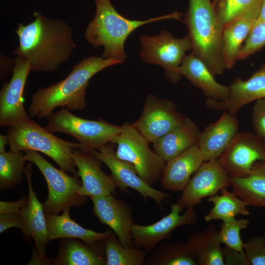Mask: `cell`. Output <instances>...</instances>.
<instances>
[{
  "mask_svg": "<svg viewBox=\"0 0 265 265\" xmlns=\"http://www.w3.org/2000/svg\"><path fill=\"white\" fill-rule=\"evenodd\" d=\"M33 14V21L20 23L15 30L19 44L13 53L28 60L32 71H55L69 61L76 48L73 29L62 20L47 18L38 11Z\"/></svg>",
  "mask_w": 265,
  "mask_h": 265,
  "instance_id": "obj_1",
  "label": "cell"
},
{
  "mask_svg": "<svg viewBox=\"0 0 265 265\" xmlns=\"http://www.w3.org/2000/svg\"><path fill=\"white\" fill-rule=\"evenodd\" d=\"M123 63L111 58L91 56L74 65L64 80L38 89L32 96L28 111L31 118H47L57 107L70 111L84 109L87 106L86 89L90 80L109 66Z\"/></svg>",
  "mask_w": 265,
  "mask_h": 265,
  "instance_id": "obj_2",
  "label": "cell"
},
{
  "mask_svg": "<svg viewBox=\"0 0 265 265\" xmlns=\"http://www.w3.org/2000/svg\"><path fill=\"white\" fill-rule=\"evenodd\" d=\"M96 13L88 24L84 37L95 48L104 47L102 56L122 61L126 58L125 43L137 28L150 23L166 19L181 20V13L175 12L144 21L129 19L119 14L110 0H94Z\"/></svg>",
  "mask_w": 265,
  "mask_h": 265,
  "instance_id": "obj_3",
  "label": "cell"
},
{
  "mask_svg": "<svg viewBox=\"0 0 265 265\" xmlns=\"http://www.w3.org/2000/svg\"><path fill=\"white\" fill-rule=\"evenodd\" d=\"M185 22L192 43V53L205 63L213 76L223 74L226 69L222 48L224 26L212 0H189Z\"/></svg>",
  "mask_w": 265,
  "mask_h": 265,
  "instance_id": "obj_4",
  "label": "cell"
},
{
  "mask_svg": "<svg viewBox=\"0 0 265 265\" xmlns=\"http://www.w3.org/2000/svg\"><path fill=\"white\" fill-rule=\"evenodd\" d=\"M6 135L11 151L41 152L53 160L62 170L77 176L73 153L80 147L79 143L58 138L31 119L9 127Z\"/></svg>",
  "mask_w": 265,
  "mask_h": 265,
  "instance_id": "obj_5",
  "label": "cell"
},
{
  "mask_svg": "<svg viewBox=\"0 0 265 265\" xmlns=\"http://www.w3.org/2000/svg\"><path fill=\"white\" fill-rule=\"evenodd\" d=\"M110 143L116 145V155L132 164L139 176L152 186L160 180L165 161L150 146L148 140L133 124L127 123Z\"/></svg>",
  "mask_w": 265,
  "mask_h": 265,
  "instance_id": "obj_6",
  "label": "cell"
},
{
  "mask_svg": "<svg viewBox=\"0 0 265 265\" xmlns=\"http://www.w3.org/2000/svg\"><path fill=\"white\" fill-rule=\"evenodd\" d=\"M44 128L52 133L59 132L72 136L80 143L79 149L91 151L110 143L122 130L123 125H115L102 120L83 119L62 108L47 117Z\"/></svg>",
  "mask_w": 265,
  "mask_h": 265,
  "instance_id": "obj_7",
  "label": "cell"
},
{
  "mask_svg": "<svg viewBox=\"0 0 265 265\" xmlns=\"http://www.w3.org/2000/svg\"><path fill=\"white\" fill-rule=\"evenodd\" d=\"M24 152L26 160L37 167L47 183L48 195L43 204L45 214H58L67 208L85 205L86 197L78 194L81 182L78 176L55 168L36 151Z\"/></svg>",
  "mask_w": 265,
  "mask_h": 265,
  "instance_id": "obj_8",
  "label": "cell"
},
{
  "mask_svg": "<svg viewBox=\"0 0 265 265\" xmlns=\"http://www.w3.org/2000/svg\"><path fill=\"white\" fill-rule=\"evenodd\" d=\"M139 39L142 48L139 55L143 61L161 66L165 77L171 82L180 80V67L186 52L192 49L188 35L176 38L168 31L163 30L156 36L141 35Z\"/></svg>",
  "mask_w": 265,
  "mask_h": 265,
  "instance_id": "obj_9",
  "label": "cell"
},
{
  "mask_svg": "<svg viewBox=\"0 0 265 265\" xmlns=\"http://www.w3.org/2000/svg\"><path fill=\"white\" fill-rule=\"evenodd\" d=\"M115 148L114 144L109 143L90 152L107 166L120 190L124 193H129L128 188H132L144 200L150 198L160 207L166 199L171 198L170 195L156 189L145 182L132 164L117 157Z\"/></svg>",
  "mask_w": 265,
  "mask_h": 265,
  "instance_id": "obj_10",
  "label": "cell"
},
{
  "mask_svg": "<svg viewBox=\"0 0 265 265\" xmlns=\"http://www.w3.org/2000/svg\"><path fill=\"white\" fill-rule=\"evenodd\" d=\"M187 118L177 110L172 101L150 94L146 98L140 117L133 124L152 143L182 125Z\"/></svg>",
  "mask_w": 265,
  "mask_h": 265,
  "instance_id": "obj_11",
  "label": "cell"
},
{
  "mask_svg": "<svg viewBox=\"0 0 265 265\" xmlns=\"http://www.w3.org/2000/svg\"><path fill=\"white\" fill-rule=\"evenodd\" d=\"M15 59L11 80L2 84L0 91V125L4 127L16 126L30 118L24 106L23 94L32 66L23 57Z\"/></svg>",
  "mask_w": 265,
  "mask_h": 265,
  "instance_id": "obj_12",
  "label": "cell"
},
{
  "mask_svg": "<svg viewBox=\"0 0 265 265\" xmlns=\"http://www.w3.org/2000/svg\"><path fill=\"white\" fill-rule=\"evenodd\" d=\"M183 209L177 203L172 204L170 212L157 222L148 225L134 223L132 227L133 246L150 253L161 241L170 238L175 229L195 224L197 217L194 207H187L181 214Z\"/></svg>",
  "mask_w": 265,
  "mask_h": 265,
  "instance_id": "obj_13",
  "label": "cell"
},
{
  "mask_svg": "<svg viewBox=\"0 0 265 265\" xmlns=\"http://www.w3.org/2000/svg\"><path fill=\"white\" fill-rule=\"evenodd\" d=\"M218 159L231 177H245L256 162H265V139L251 132H238Z\"/></svg>",
  "mask_w": 265,
  "mask_h": 265,
  "instance_id": "obj_14",
  "label": "cell"
},
{
  "mask_svg": "<svg viewBox=\"0 0 265 265\" xmlns=\"http://www.w3.org/2000/svg\"><path fill=\"white\" fill-rule=\"evenodd\" d=\"M230 180L219 159L205 161L191 177L177 203L183 209L199 205L204 198L229 187Z\"/></svg>",
  "mask_w": 265,
  "mask_h": 265,
  "instance_id": "obj_15",
  "label": "cell"
},
{
  "mask_svg": "<svg viewBox=\"0 0 265 265\" xmlns=\"http://www.w3.org/2000/svg\"><path fill=\"white\" fill-rule=\"evenodd\" d=\"M90 198L93 212L99 221L111 229L123 246L133 247L132 227L134 222L131 206L112 194Z\"/></svg>",
  "mask_w": 265,
  "mask_h": 265,
  "instance_id": "obj_16",
  "label": "cell"
},
{
  "mask_svg": "<svg viewBox=\"0 0 265 265\" xmlns=\"http://www.w3.org/2000/svg\"><path fill=\"white\" fill-rule=\"evenodd\" d=\"M31 163L29 162L24 171L28 195L27 204L21 214L23 219L21 230L25 237L33 239L36 247L35 260L42 263L48 260L45 253L46 246L50 240L43 204L39 201L32 186Z\"/></svg>",
  "mask_w": 265,
  "mask_h": 265,
  "instance_id": "obj_17",
  "label": "cell"
},
{
  "mask_svg": "<svg viewBox=\"0 0 265 265\" xmlns=\"http://www.w3.org/2000/svg\"><path fill=\"white\" fill-rule=\"evenodd\" d=\"M73 158L77 168V176L81 179L78 194L85 197L112 194L117 186L111 175L101 168L102 162L90 151L75 149Z\"/></svg>",
  "mask_w": 265,
  "mask_h": 265,
  "instance_id": "obj_18",
  "label": "cell"
},
{
  "mask_svg": "<svg viewBox=\"0 0 265 265\" xmlns=\"http://www.w3.org/2000/svg\"><path fill=\"white\" fill-rule=\"evenodd\" d=\"M229 86L227 98L223 100L208 99L207 107L212 110L227 111L236 115L245 105L265 98V64L254 72L247 80L240 78L234 80Z\"/></svg>",
  "mask_w": 265,
  "mask_h": 265,
  "instance_id": "obj_19",
  "label": "cell"
},
{
  "mask_svg": "<svg viewBox=\"0 0 265 265\" xmlns=\"http://www.w3.org/2000/svg\"><path fill=\"white\" fill-rule=\"evenodd\" d=\"M239 128L236 115L223 111L217 121L201 132L197 145L204 161L218 159L238 132Z\"/></svg>",
  "mask_w": 265,
  "mask_h": 265,
  "instance_id": "obj_20",
  "label": "cell"
},
{
  "mask_svg": "<svg viewBox=\"0 0 265 265\" xmlns=\"http://www.w3.org/2000/svg\"><path fill=\"white\" fill-rule=\"evenodd\" d=\"M204 161L197 145L192 146L167 162L160 179L162 187L172 191H183Z\"/></svg>",
  "mask_w": 265,
  "mask_h": 265,
  "instance_id": "obj_21",
  "label": "cell"
},
{
  "mask_svg": "<svg viewBox=\"0 0 265 265\" xmlns=\"http://www.w3.org/2000/svg\"><path fill=\"white\" fill-rule=\"evenodd\" d=\"M179 72L208 99L223 100L229 95V86L219 83L205 63L192 52L185 56Z\"/></svg>",
  "mask_w": 265,
  "mask_h": 265,
  "instance_id": "obj_22",
  "label": "cell"
},
{
  "mask_svg": "<svg viewBox=\"0 0 265 265\" xmlns=\"http://www.w3.org/2000/svg\"><path fill=\"white\" fill-rule=\"evenodd\" d=\"M70 209L63 210L61 215L45 214L49 240L76 238L90 245L105 241L111 229L102 233L86 229L71 218Z\"/></svg>",
  "mask_w": 265,
  "mask_h": 265,
  "instance_id": "obj_23",
  "label": "cell"
},
{
  "mask_svg": "<svg viewBox=\"0 0 265 265\" xmlns=\"http://www.w3.org/2000/svg\"><path fill=\"white\" fill-rule=\"evenodd\" d=\"M104 241L92 245L76 238H62L57 256L54 262L56 265H104L106 259Z\"/></svg>",
  "mask_w": 265,
  "mask_h": 265,
  "instance_id": "obj_24",
  "label": "cell"
},
{
  "mask_svg": "<svg viewBox=\"0 0 265 265\" xmlns=\"http://www.w3.org/2000/svg\"><path fill=\"white\" fill-rule=\"evenodd\" d=\"M200 133L197 125L187 118L182 125L153 141L154 150L167 162L197 145Z\"/></svg>",
  "mask_w": 265,
  "mask_h": 265,
  "instance_id": "obj_25",
  "label": "cell"
},
{
  "mask_svg": "<svg viewBox=\"0 0 265 265\" xmlns=\"http://www.w3.org/2000/svg\"><path fill=\"white\" fill-rule=\"evenodd\" d=\"M258 14L257 12L246 13L224 27L222 48L226 69H231L235 65L240 49L248 37Z\"/></svg>",
  "mask_w": 265,
  "mask_h": 265,
  "instance_id": "obj_26",
  "label": "cell"
},
{
  "mask_svg": "<svg viewBox=\"0 0 265 265\" xmlns=\"http://www.w3.org/2000/svg\"><path fill=\"white\" fill-rule=\"evenodd\" d=\"M186 243L200 265H223L225 260L217 231L214 225L195 232L187 238Z\"/></svg>",
  "mask_w": 265,
  "mask_h": 265,
  "instance_id": "obj_27",
  "label": "cell"
},
{
  "mask_svg": "<svg viewBox=\"0 0 265 265\" xmlns=\"http://www.w3.org/2000/svg\"><path fill=\"white\" fill-rule=\"evenodd\" d=\"M230 184L233 192L249 205L263 207L265 202V162H256L245 177H231Z\"/></svg>",
  "mask_w": 265,
  "mask_h": 265,
  "instance_id": "obj_28",
  "label": "cell"
},
{
  "mask_svg": "<svg viewBox=\"0 0 265 265\" xmlns=\"http://www.w3.org/2000/svg\"><path fill=\"white\" fill-rule=\"evenodd\" d=\"M146 265H197L195 255L186 242L166 243L156 247L147 258Z\"/></svg>",
  "mask_w": 265,
  "mask_h": 265,
  "instance_id": "obj_29",
  "label": "cell"
},
{
  "mask_svg": "<svg viewBox=\"0 0 265 265\" xmlns=\"http://www.w3.org/2000/svg\"><path fill=\"white\" fill-rule=\"evenodd\" d=\"M104 250L106 265H143L147 256L143 249L123 246L112 230L104 241Z\"/></svg>",
  "mask_w": 265,
  "mask_h": 265,
  "instance_id": "obj_30",
  "label": "cell"
},
{
  "mask_svg": "<svg viewBox=\"0 0 265 265\" xmlns=\"http://www.w3.org/2000/svg\"><path fill=\"white\" fill-rule=\"evenodd\" d=\"M227 188L221 189V195L217 194L209 197L208 201L213 204V207L208 214L205 215V220L209 222L213 220H225L235 217L242 214L248 215L249 212L246 209L249 204L238 197Z\"/></svg>",
  "mask_w": 265,
  "mask_h": 265,
  "instance_id": "obj_31",
  "label": "cell"
},
{
  "mask_svg": "<svg viewBox=\"0 0 265 265\" xmlns=\"http://www.w3.org/2000/svg\"><path fill=\"white\" fill-rule=\"evenodd\" d=\"M26 160L23 152L0 153V189H10L23 180Z\"/></svg>",
  "mask_w": 265,
  "mask_h": 265,
  "instance_id": "obj_32",
  "label": "cell"
},
{
  "mask_svg": "<svg viewBox=\"0 0 265 265\" xmlns=\"http://www.w3.org/2000/svg\"><path fill=\"white\" fill-rule=\"evenodd\" d=\"M262 0H212L214 9L223 26L238 17L259 12Z\"/></svg>",
  "mask_w": 265,
  "mask_h": 265,
  "instance_id": "obj_33",
  "label": "cell"
},
{
  "mask_svg": "<svg viewBox=\"0 0 265 265\" xmlns=\"http://www.w3.org/2000/svg\"><path fill=\"white\" fill-rule=\"evenodd\" d=\"M248 219H237L231 217L222 220L217 236L221 243L230 249L244 254V242L240 238V232L249 224Z\"/></svg>",
  "mask_w": 265,
  "mask_h": 265,
  "instance_id": "obj_34",
  "label": "cell"
},
{
  "mask_svg": "<svg viewBox=\"0 0 265 265\" xmlns=\"http://www.w3.org/2000/svg\"><path fill=\"white\" fill-rule=\"evenodd\" d=\"M265 46V21L254 25L238 53V60L247 58Z\"/></svg>",
  "mask_w": 265,
  "mask_h": 265,
  "instance_id": "obj_35",
  "label": "cell"
},
{
  "mask_svg": "<svg viewBox=\"0 0 265 265\" xmlns=\"http://www.w3.org/2000/svg\"><path fill=\"white\" fill-rule=\"evenodd\" d=\"M244 252L249 265H265V238L254 236L244 243Z\"/></svg>",
  "mask_w": 265,
  "mask_h": 265,
  "instance_id": "obj_36",
  "label": "cell"
},
{
  "mask_svg": "<svg viewBox=\"0 0 265 265\" xmlns=\"http://www.w3.org/2000/svg\"><path fill=\"white\" fill-rule=\"evenodd\" d=\"M251 118L255 133L265 139V98L255 101Z\"/></svg>",
  "mask_w": 265,
  "mask_h": 265,
  "instance_id": "obj_37",
  "label": "cell"
},
{
  "mask_svg": "<svg viewBox=\"0 0 265 265\" xmlns=\"http://www.w3.org/2000/svg\"><path fill=\"white\" fill-rule=\"evenodd\" d=\"M23 219L21 214L9 213L0 214V233L11 228L22 229Z\"/></svg>",
  "mask_w": 265,
  "mask_h": 265,
  "instance_id": "obj_38",
  "label": "cell"
},
{
  "mask_svg": "<svg viewBox=\"0 0 265 265\" xmlns=\"http://www.w3.org/2000/svg\"><path fill=\"white\" fill-rule=\"evenodd\" d=\"M28 197H23L13 202L0 201V214L9 213L21 214L23 208L27 204Z\"/></svg>",
  "mask_w": 265,
  "mask_h": 265,
  "instance_id": "obj_39",
  "label": "cell"
},
{
  "mask_svg": "<svg viewBox=\"0 0 265 265\" xmlns=\"http://www.w3.org/2000/svg\"><path fill=\"white\" fill-rule=\"evenodd\" d=\"M225 264L249 265L245 254L238 252L225 246L222 248Z\"/></svg>",
  "mask_w": 265,
  "mask_h": 265,
  "instance_id": "obj_40",
  "label": "cell"
},
{
  "mask_svg": "<svg viewBox=\"0 0 265 265\" xmlns=\"http://www.w3.org/2000/svg\"><path fill=\"white\" fill-rule=\"evenodd\" d=\"M15 65V59L13 60L1 54L0 56V80L6 78L7 75L13 71Z\"/></svg>",
  "mask_w": 265,
  "mask_h": 265,
  "instance_id": "obj_41",
  "label": "cell"
},
{
  "mask_svg": "<svg viewBox=\"0 0 265 265\" xmlns=\"http://www.w3.org/2000/svg\"><path fill=\"white\" fill-rule=\"evenodd\" d=\"M265 21V0H262L260 10L254 25Z\"/></svg>",
  "mask_w": 265,
  "mask_h": 265,
  "instance_id": "obj_42",
  "label": "cell"
},
{
  "mask_svg": "<svg viewBox=\"0 0 265 265\" xmlns=\"http://www.w3.org/2000/svg\"><path fill=\"white\" fill-rule=\"evenodd\" d=\"M8 144V140L7 135H0V153L4 152L5 150V147Z\"/></svg>",
  "mask_w": 265,
  "mask_h": 265,
  "instance_id": "obj_43",
  "label": "cell"
},
{
  "mask_svg": "<svg viewBox=\"0 0 265 265\" xmlns=\"http://www.w3.org/2000/svg\"><path fill=\"white\" fill-rule=\"evenodd\" d=\"M263 207H264L265 208V202L264 203V204H263Z\"/></svg>",
  "mask_w": 265,
  "mask_h": 265,
  "instance_id": "obj_44",
  "label": "cell"
}]
</instances>
